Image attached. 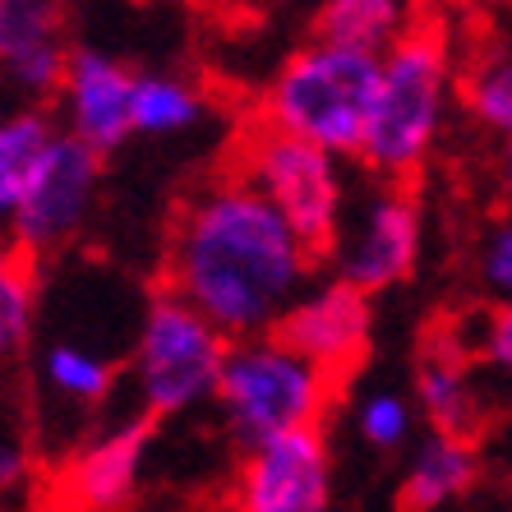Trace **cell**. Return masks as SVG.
I'll use <instances>...</instances> for the list:
<instances>
[{"label": "cell", "mask_w": 512, "mask_h": 512, "mask_svg": "<svg viewBox=\"0 0 512 512\" xmlns=\"http://www.w3.org/2000/svg\"><path fill=\"white\" fill-rule=\"evenodd\" d=\"M457 51L448 28L425 19L406 24L379 60V88L365 120L356 162L379 180H411L443 134L448 97L457 84Z\"/></svg>", "instance_id": "cell-2"}, {"label": "cell", "mask_w": 512, "mask_h": 512, "mask_svg": "<svg viewBox=\"0 0 512 512\" xmlns=\"http://www.w3.org/2000/svg\"><path fill=\"white\" fill-rule=\"evenodd\" d=\"M476 286L489 305H512V208L485 227L476 245Z\"/></svg>", "instance_id": "cell-25"}, {"label": "cell", "mask_w": 512, "mask_h": 512, "mask_svg": "<svg viewBox=\"0 0 512 512\" xmlns=\"http://www.w3.org/2000/svg\"><path fill=\"white\" fill-rule=\"evenodd\" d=\"M489 383L471 351L462 346L453 323H434V333L425 337L416 365V411L425 416L429 434H453V439H471L489 420Z\"/></svg>", "instance_id": "cell-13"}, {"label": "cell", "mask_w": 512, "mask_h": 512, "mask_svg": "<svg viewBox=\"0 0 512 512\" xmlns=\"http://www.w3.org/2000/svg\"><path fill=\"white\" fill-rule=\"evenodd\" d=\"M333 457L323 429H286L245 448L236 471V512H328Z\"/></svg>", "instance_id": "cell-9"}, {"label": "cell", "mask_w": 512, "mask_h": 512, "mask_svg": "<svg viewBox=\"0 0 512 512\" xmlns=\"http://www.w3.org/2000/svg\"><path fill=\"white\" fill-rule=\"evenodd\" d=\"M379 60L383 51L374 47L314 33L277 65L273 84L263 88L259 125H273L356 162L374 88H379Z\"/></svg>", "instance_id": "cell-3"}, {"label": "cell", "mask_w": 512, "mask_h": 512, "mask_svg": "<svg viewBox=\"0 0 512 512\" xmlns=\"http://www.w3.org/2000/svg\"><path fill=\"white\" fill-rule=\"evenodd\" d=\"M70 65L60 0H0V88L19 107H47Z\"/></svg>", "instance_id": "cell-12"}, {"label": "cell", "mask_w": 512, "mask_h": 512, "mask_svg": "<svg viewBox=\"0 0 512 512\" xmlns=\"http://www.w3.org/2000/svg\"><path fill=\"white\" fill-rule=\"evenodd\" d=\"M453 328L485 374L489 393H499L512 406V305H489L485 314H476V333H462V323Z\"/></svg>", "instance_id": "cell-23"}, {"label": "cell", "mask_w": 512, "mask_h": 512, "mask_svg": "<svg viewBox=\"0 0 512 512\" xmlns=\"http://www.w3.org/2000/svg\"><path fill=\"white\" fill-rule=\"evenodd\" d=\"M462 102L489 134L512 139V33L494 37L462 65Z\"/></svg>", "instance_id": "cell-19"}, {"label": "cell", "mask_w": 512, "mask_h": 512, "mask_svg": "<svg viewBox=\"0 0 512 512\" xmlns=\"http://www.w3.org/2000/svg\"><path fill=\"white\" fill-rule=\"evenodd\" d=\"M411 24L406 0H319V33L383 51Z\"/></svg>", "instance_id": "cell-22"}, {"label": "cell", "mask_w": 512, "mask_h": 512, "mask_svg": "<svg viewBox=\"0 0 512 512\" xmlns=\"http://www.w3.org/2000/svg\"><path fill=\"white\" fill-rule=\"evenodd\" d=\"M425 250V213L406 180H379L370 190L351 194L328 259L337 263V277L351 282L365 296H379L388 286L416 273Z\"/></svg>", "instance_id": "cell-7"}, {"label": "cell", "mask_w": 512, "mask_h": 512, "mask_svg": "<svg viewBox=\"0 0 512 512\" xmlns=\"http://www.w3.org/2000/svg\"><path fill=\"white\" fill-rule=\"evenodd\" d=\"M130 102H134V74L111 51L97 47L70 51L65 79L56 88V125L70 139L88 143L97 157L116 153L120 143L134 134Z\"/></svg>", "instance_id": "cell-11"}, {"label": "cell", "mask_w": 512, "mask_h": 512, "mask_svg": "<svg viewBox=\"0 0 512 512\" xmlns=\"http://www.w3.org/2000/svg\"><path fill=\"white\" fill-rule=\"evenodd\" d=\"M333 393L337 379H328L277 333H263L231 342L213 402L240 448H250L286 429H314Z\"/></svg>", "instance_id": "cell-5"}, {"label": "cell", "mask_w": 512, "mask_h": 512, "mask_svg": "<svg viewBox=\"0 0 512 512\" xmlns=\"http://www.w3.org/2000/svg\"><path fill=\"white\" fill-rule=\"evenodd\" d=\"M42 434L24 388L0 383V512H19L37 494Z\"/></svg>", "instance_id": "cell-17"}, {"label": "cell", "mask_w": 512, "mask_h": 512, "mask_svg": "<svg viewBox=\"0 0 512 512\" xmlns=\"http://www.w3.org/2000/svg\"><path fill=\"white\" fill-rule=\"evenodd\" d=\"M120 388V360L102 346H93L88 337L60 333L51 342H42V351L33 356V416L42 406H60V411H102Z\"/></svg>", "instance_id": "cell-15"}, {"label": "cell", "mask_w": 512, "mask_h": 512, "mask_svg": "<svg viewBox=\"0 0 512 512\" xmlns=\"http://www.w3.org/2000/svg\"><path fill=\"white\" fill-rule=\"evenodd\" d=\"M56 134L60 125L47 107H14L10 116H0V227H10L14 208Z\"/></svg>", "instance_id": "cell-18"}, {"label": "cell", "mask_w": 512, "mask_h": 512, "mask_svg": "<svg viewBox=\"0 0 512 512\" xmlns=\"http://www.w3.org/2000/svg\"><path fill=\"white\" fill-rule=\"evenodd\" d=\"M148 429L153 420L125 416L116 425L97 429L93 439L79 453L65 457L60 471V489L79 512H116L130 503V494L139 489L143 453H148Z\"/></svg>", "instance_id": "cell-14"}, {"label": "cell", "mask_w": 512, "mask_h": 512, "mask_svg": "<svg viewBox=\"0 0 512 512\" xmlns=\"http://www.w3.org/2000/svg\"><path fill=\"white\" fill-rule=\"evenodd\" d=\"M97 190H102V157L60 130L10 217V250L28 254V259H47V254L65 250L84 231Z\"/></svg>", "instance_id": "cell-8"}, {"label": "cell", "mask_w": 512, "mask_h": 512, "mask_svg": "<svg viewBox=\"0 0 512 512\" xmlns=\"http://www.w3.org/2000/svg\"><path fill=\"white\" fill-rule=\"evenodd\" d=\"M370 328H374L370 296L356 291L351 282H342V277H333V282L310 286L282 314V323L273 333L286 346H296L310 365H319L328 379H342L370 351Z\"/></svg>", "instance_id": "cell-10"}, {"label": "cell", "mask_w": 512, "mask_h": 512, "mask_svg": "<svg viewBox=\"0 0 512 512\" xmlns=\"http://www.w3.org/2000/svg\"><path fill=\"white\" fill-rule=\"evenodd\" d=\"M411 429H416V402L397 388H374L356 402V434L379 453L406 448Z\"/></svg>", "instance_id": "cell-24"}, {"label": "cell", "mask_w": 512, "mask_h": 512, "mask_svg": "<svg viewBox=\"0 0 512 512\" xmlns=\"http://www.w3.org/2000/svg\"><path fill=\"white\" fill-rule=\"evenodd\" d=\"M319 254L236 171L185 194L171 222L162 291L180 296L231 342L273 333L310 291Z\"/></svg>", "instance_id": "cell-1"}, {"label": "cell", "mask_w": 512, "mask_h": 512, "mask_svg": "<svg viewBox=\"0 0 512 512\" xmlns=\"http://www.w3.org/2000/svg\"><path fill=\"white\" fill-rule=\"evenodd\" d=\"M480 476V457L471 439H453V434H429L416 448L411 466H406L402 485H397V508L402 512H434L443 503L462 499Z\"/></svg>", "instance_id": "cell-16"}, {"label": "cell", "mask_w": 512, "mask_h": 512, "mask_svg": "<svg viewBox=\"0 0 512 512\" xmlns=\"http://www.w3.org/2000/svg\"><path fill=\"white\" fill-rule=\"evenodd\" d=\"M231 171L254 194L273 203L286 227L296 231L319 259H328L337 231H342L346 203H351L346 157L254 120L250 130L240 134L236 153H231Z\"/></svg>", "instance_id": "cell-6"}, {"label": "cell", "mask_w": 512, "mask_h": 512, "mask_svg": "<svg viewBox=\"0 0 512 512\" xmlns=\"http://www.w3.org/2000/svg\"><path fill=\"white\" fill-rule=\"evenodd\" d=\"M227 351L231 337L213 328L194 305H185L171 291L148 296L134 323L130 360H125V379H130L139 416L167 420L213 402Z\"/></svg>", "instance_id": "cell-4"}, {"label": "cell", "mask_w": 512, "mask_h": 512, "mask_svg": "<svg viewBox=\"0 0 512 512\" xmlns=\"http://www.w3.org/2000/svg\"><path fill=\"white\" fill-rule=\"evenodd\" d=\"M203 93L180 79V74H134V102H130V120L134 134L148 139H171L185 134L203 120Z\"/></svg>", "instance_id": "cell-20"}, {"label": "cell", "mask_w": 512, "mask_h": 512, "mask_svg": "<svg viewBox=\"0 0 512 512\" xmlns=\"http://www.w3.org/2000/svg\"><path fill=\"white\" fill-rule=\"evenodd\" d=\"M499 180L512 194V139H499Z\"/></svg>", "instance_id": "cell-26"}, {"label": "cell", "mask_w": 512, "mask_h": 512, "mask_svg": "<svg viewBox=\"0 0 512 512\" xmlns=\"http://www.w3.org/2000/svg\"><path fill=\"white\" fill-rule=\"evenodd\" d=\"M37 305H42L37 259H28L19 250H5L0 254V370H10L14 360L33 346Z\"/></svg>", "instance_id": "cell-21"}]
</instances>
